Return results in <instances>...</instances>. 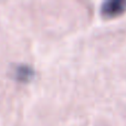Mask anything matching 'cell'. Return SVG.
I'll list each match as a JSON object with an SVG mask.
<instances>
[{"label": "cell", "mask_w": 126, "mask_h": 126, "mask_svg": "<svg viewBox=\"0 0 126 126\" xmlns=\"http://www.w3.org/2000/svg\"><path fill=\"white\" fill-rule=\"evenodd\" d=\"M126 7V1L124 0H110L102 4V13L105 16H114L122 12Z\"/></svg>", "instance_id": "6da1fadb"}]
</instances>
